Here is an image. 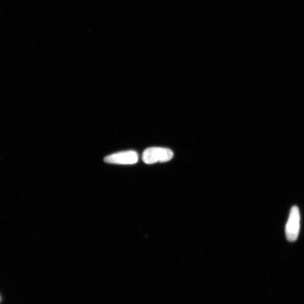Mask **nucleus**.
<instances>
[{
	"label": "nucleus",
	"mask_w": 304,
	"mask_h": 304,
	"mask_svg": "<svg viewBox=\"0 0 304 304\" xmlns=\"http://www.w3.org/2000/svg\"><path fill=\"white\" fill-rule=\"evenodd\" d=\"M174 157V153L170 149L161 147H151L145 150L142 160L146 164H153L158 162L169 161Z\"/></svg>",
	"instance_id": "f257e3e1"
},
{
	"label": "nucleus",
	"mask_w": 304,
	"mask_h": 304,
	"mask_svg": "<svg viewBox=\"0 0 304 304\" xmlns=\"http://www.w3.org/2000/svg\"><path fill=\"white\" fill-rule=\"evenodd\" d=\"M300 214L298 208L293 206L290 211L288 221L285 226V235L289 242L297 240L300 227Z\"/></svg>",
	"instance_id": "f03ea898"
},
{
	"label": "nucleus",
	"mask_w": 304,
	"mask_h": 304,
	"mask_svg": "<svg viewBox=\"0 0 304 304\" xmlns=\"http://www.w3.org/2000/svg\"><path fill=\"white\" fill-rule=\"evenodd\" d=\"M138 154L134 151L116 153L104 158L106 163L116 165H134L138 162Z\"/></svg>",
	"instance_id": "7ed1b4c3"
},
{
	"label": "nucleus",
	"mask_w": 304,
	"mask_h": 304,
	"mask_svg": "<svg viewBox=\"0 0 304 304\" xmlns=\"http://www.w3.org/2000/svg\"><path fill=\"white\" fill-rule=\"evenodd\" d=\"M0 301H1V297H0Z\"/></svg>",
	"instance_id": "20e7f679"
}]
</instances>
